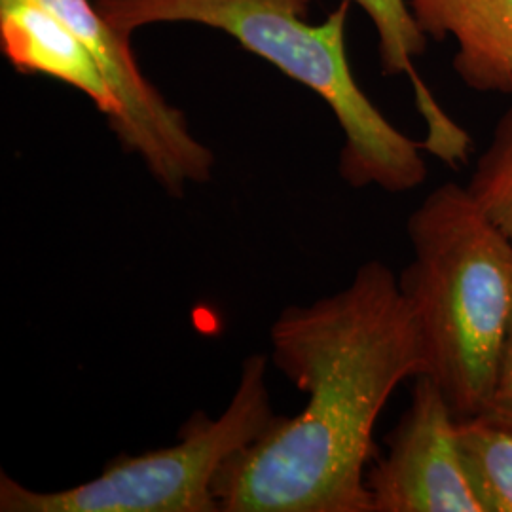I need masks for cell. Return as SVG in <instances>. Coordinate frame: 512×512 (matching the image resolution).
<instances>
[{"label": "cell", "mask_w": 512, "mask_h": 512, "mask_svg": "<svg viewBox=\"0 0 512 512\" xmlns=\"http://www.w3.org/2000/svg\"><path fill=\"white\" fill-rule=\"evenodd\" d=\"M274 365L308 403L220 469V512H372L366 467L374 429L404 380L427 370L399 277L365 262L346 289L281 311Z\"/></svg>", "instance_id": "cell-1"}, {"label": "cell", "mask_w": 512, "mask_h": 512, "mask_svg": "<svg viewBox=\"0 0 512 512\" xmlns=\"http://www.w3.org/2000/svg\"><path fill=\"white\" fill-rule=\"evenodd\" d=\"M412 260L399 277L427 370L459 420L488 410L512 321V243L467 188L440 184L406 224Z\"/></svg>", "instance_id": "cell-2"}, {"label": "cell", "mask_w": 512, "mask_h": 512, "mask_svg": "<svg viewBox=\"0 0 512 512\" xmlns=\"http://www.w3.org/2000/svg\"><path fill=\"white\" fill-rule=\"evenodd\" d=\"M313 0H95L97 12L124 37L152 23H202L236 38L283 74L317 93L344 133L340 175L353 188L410 192L425 183L418 143L395 128L359 88L349 69L342 0L319 25L306 23Z\"/></svg>", "instance_id": "cell-3"}, {"label": "cell", "mask_w": 512, "mask_h": 512, "mask_svg": "<svg viewBox=\"0 0 512 512\" xmlns=\"http://www.w3.org/2000/svg\"><path fill=\"white\" fill-rule=\"evenodd\" d=\"M266 372V357L251 355L220 418L196 412L181 427L177 444L114 458L84 484L37 492L0 476V511L219 512L213 486L220 469L274 421Z\"/></svg>", "instance_id": "cell-4"}, {"label": "cell", "mask_w": 512, "mask_h": 512, "mask_svg": "<svg viewBox=\"0 0 512 512\" xmlns=\"http://www.w3.org/2000/svg\"><path fill=\"white\" fill-rule=\"evenodd\" d=\"M52 8L86 42L118 103L109 126L129 154H137L165 190L181 198L190 184L211 179L215 156L188 126L183 110L169 105L131 52L129 37L110 27L90 0H38Z\"/></svg>", "instance_id": "cell-5"}, {"label": "cell", "mask_w": 512, "mask_h": 512, "mask_svg": "<svg viewBox=\"0 0 512 512\" xmlns=\"http://www.w3.org/2000/svg\"><path fill=\"white\" fill-rule=\"evenodd\" d=\"M372 512H486L459 442V418L439 384L421 374L387 437V454L366 471Z\"/></svg>", "instance_id": "cell-6"}, {"label": "cell", "mask_w": 512, "mask_h": 512, "mask_svg": "<svg viewBox=\"0 0 512 512\" xmlns=\"http://www.w3.org/2000/svg\"><path fill=\"white\" fill-rule=\"evenodd\" d=\"M2 54L23 74H46L86 93L112 120L118 103L82 37L38 0H0Z\"/></svg>", "instance_id": "cell-7"}, {"label": "cell", "mask_w": 512, "mask_h": 512, "mask_svg": "<svg viewBox=\"0 0 512 512\" xmlns=\"http://www.w3.org/2000/svg\"><path fill=\"white\" fill-rule=\"evenodd\" d=\"M429 38L456 42L452 67L478 93L512 97V0H406Z\"/></svg>", "instance_id": "cell-8"}, {"label": "cell", "mask_w": 512, "mask_h": 512, "mask_svg": "<svg viewBox=\"0 0 512 512\" xmlns=\"http://www.w3.org/2000/svg\"><path fill=\"white\" fill-rule=\"evenodd\" d=\"M357 2L372 19L380 37L382 69L387 76L406 74L416 93V105L427 124L423 148L439 160L458 165L467 160L471 137L442 110L439 101L423 84L414 67V57L427 48V35L421 31L406 0H351Z\"/></svg>", "instance_id": "cell-9"}, {"label": "cell", "mask_w": 512, "mask_h": 512, "mask_svg": "<svg viewBox=\"0 0 512 512\" xmlns=\"http://www.w3.org/2000/svg\"><path fill=\"white\" fill-rule=\"evenodd\" d=\"M459 442L486 512H512V425L480 414L459 420Z\"/></svg>", "instance_id": "cell-10"}, {"label": "cell", "mask_w": 512, "mask_h": 512, "mask_svg": "<svg viewBox=\"0 0 512 512\" xmlns=\"http://www.w3.org/2000/svg\"><path fill=\"white\" fill-rule=\"evenodd\" d=\"M482 215L512 243V103L465 186Z\"/></svg>", "instance_id": "cell-11"}, {"label": "cell", "mask_w": 512, "mask_h": 512, "mask_svg": "<svg viewBox=\"0 0 512 512\" xmlns=\"http://www.w3.org/2000/svg\"><path fill=\"white\" fill-rule=\"evenodd\" d=\"M484 414L492 416L494 420L512 425V321L505 346L501 351L499 366H497L492 401Z\"/></svg>", "instance_id": "cell-12"}]
</instances>
